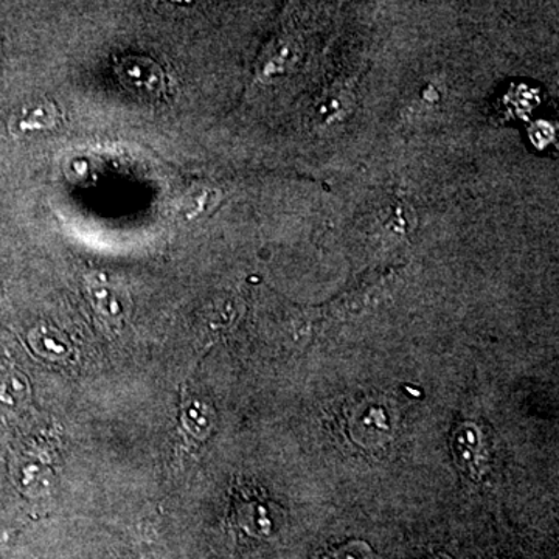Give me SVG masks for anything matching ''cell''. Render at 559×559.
Segmentation results:
<instances>
[{
	"mask_svg": "<svg viewBox=\"0 0 559 559\" xmlns=\"http://www.w3.org/2000/svg\"><path fill=\"white\" fill-rule=\"evenodd\" d=\"M452 452L460 468L471 477H479L484 468V444L480 432L471 423L459 426L452 436Z\"/></svg>",
	"mask_w": 559,
	"mask_h": 559,
	"instance_id": "obj_1",
	"label": "cell"
},
{
	"mask_svg": "<svg viewBox=\"0 0 559 559\" xmlns=\"http://www.w3.org/2000/svg\"><path fill=\"white\" fill-rule=\"evenodd\" d=\"M120 75L140 90L156 91L162 86V73L154 62L146 60H127L120 68Z\"/></svg>",
	"mask_w": 559,
	"mask_h": 559,
	"instance_id": "obj_2",
	"label": "cell"
},
{
	"mask_svg": "<svg viewBox=\"0 0 559 559\" xmlns=\"http://www.w3.org/2000/svg\"><path fill=\"white\" fill-rule=\"evenodd\" d=\"M323 559H373V551L369 544L362 543V540H353V543L331 551Z\"/></svg>",
	"mask_w": 559,
	"mask_h": 559,
	"instance_id": "obj_3",
	"label": "cell"
},
{
	"mask_svg": "<svg viewBox=\"0 0 559 559\" xmlns=\"http://www.w3.org/2000/svg\"><path fill=\"white\" fill-rule=\"evenodd\" d=\"M430 559H451V558L448 557V555L439 554V555H433V557Z\"/></svg>",
	"mask_w": 559,
	"mask_h": 559,
	"instance_id": "obj_4",
	"label": "cell"
}]
</instances>
